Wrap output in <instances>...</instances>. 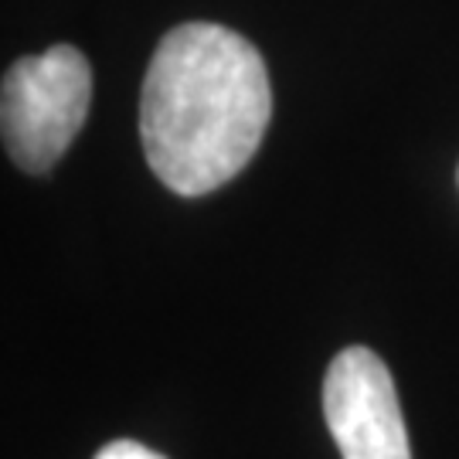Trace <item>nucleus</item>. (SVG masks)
<instances>
[{"label": "nucleus", "mask_w": 459, "mask_h": 459, "mask_svg": "<svg viewBox=\"0 0 459 459\" xmlns=\"http://www.w3.org/2000/svg\"><path fill=\"white\" fill-rule=\"evenodd\" d=\"M269 116V72L238 31L191 21L160 38L140 96V140L174 195L229 184L255 157Z\"/></svg>", "instance_id": "nucleus-1"}, {"label": "nucleus", "mask_w": 459, "mask_h": 459, "mask_svg": "<svg viewBox=\"0 0 459 459\" xmlns=\"http://www.w3.org/2000/svg\"><path fill=\"white\" fill-rule=\"evenodd\" d=\"M92 106V68L72 45L21 58L4 75V143L21 170L48 174Z\"/></svg>", "instance_id": "nucleus-2"}, {"label": "nucleus", "mask_w": 459, "mask_h": 459, "mask_svg": "<svg viewBox=\"0 0 459 459\" xmlns=\"http://www.w3.org/2000/svg\"><path fill=\"white\" fill-rule=\"evenodd\" d=\"M324 419L344 459H411L392 371L368 347H344L330 361Z\"/></svg>", "instance_id": "nucleus-3"}, {"label": "nucleus", "mask_w": 459, "mask_h": 459, "mask_svg": "<svg viewBox=\"0 0 459 459\" xmlns=\"http://www.w3.org/2000/svg\"><path fill=\"white\" fill-rule=\"evenodd\" d=\"M96 459H167L160 453L147 449L143 443H133V439H116V443L102 446L96 453Z\"/></svg>", "instance_id": "nucleus-4"}]
</instances>
